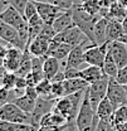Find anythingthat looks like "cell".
<instances>
[{
    "label": "cell",
    "mask_w": 127,
    "mask_h": 131,
    "mask_svg": "<svg viewBox=\"0 0 127 131\" xmlns=\"http://www.w3.org/2000/svg\"><path fill=\"white\" fill-rule=\"evenodd\" d=\"M84 92L86 91H79L72 95H67L61 98H57L53 111L62 115L68 122H74L80 108L83 97H84Z\"/></svg>",
    "instance_id": "cell-1"
},
{
    "label": "cell",
    "mask_w": 127,
    "mask_h": 131,
    "mask_svg": "<svg viewBox=\"0 0 127 131\" xmlns=\"http://www.w3.org/2000/svg\"><path fill=\"white\" fill-rule=\"evenodd\" d=\"M72 16H73V23L79 27L80 30L84 33V35L89 39V42L92 44H95V35H93V28L97 20L101 18V15H89L88 13H86L82 8H80L79 3L74 4V6L71 9Z\"/></svg>",
    "instance_id": "cell-2"
},
{
    "label": "cell",
    "mask_w": 127,
    "mask_h": 131,
    "mask_svg": "<svg viewBox=\"0 0 127 131\" xmlns=\"http://www.w3.org/2000/svg\"><path fill=\"white\" fill-rule=\"evenodd\" d=\"M0 20L18 29L21 38L25 40V43H28V21L19 10H16L11 5H8L0 13Z\"/></svg>",
    "instance_id": "cell-3"
},
{
    "label": "cell",
    "mask_w": 127,
    "mask_h": 131,
    "mask_svg": "<svg viewBox=\"0 0 127 131\" xmlns=\"http://www.w3.org/2000/svg\"><path fill=\"white\" fill-rule=\"evenodd\" d=\"M96 117V111L93 110L91 101L88 97V92L86 90L84 92V97L82 101L80 108L78 111L77 118H76V126H77V131H89L93 126V121Z\"/></svg>",
    "instance_id": "cell-4"
},
{
    "label": "cell",
    "mask_w": 127,
    "mask_h": 131,
    "mask_svg": "<svg viewBox=\"0 0 127 131\" xmlns=\"http://www.w3.org/2000/svg\"><path fill=\"white\" fill-rule=\"evenodd\" d=\"M0 120L9 121V122H18V124H29L32 125L30 115L24 112L19 108L14 102H8L0 107Z\"/></svg>",
    "instance_id": "cell-5"
},
{
    "label": "cell",
    "mask_w": 127,
    "mask_h": 131,
    "mask_svg": "<svg viewBox=\"0 0 127 131\" xmlns=\"http://www.w3.org/2000/svg\"><path fill=\"white\" fill-rule=\"evenodd\" d=\"M108 82H110V77H108L107 74H103V77H102L99 81L89 84V87L87 88L88 97H89L91 105H92V107H93L95 111H97V107H98L99 102H101L103 98H106V96H107Z\"/></svg>",
    "instance_id": "cell-6"
},
{
    "label": "cell",
    "mask_w": 127,
    "mask_h": 131,
    "mask_svg": "<svg viewBox=\"0 0 127 131\" xmlns=\"http://www.w3.org/2000/svg\"><path fill=\"white\" fill-rule=\"evenodd\" d=\"M108 42L102 44V46H95V44H88L86 52H84V63L88 66H97V67H103L106 54L108 52Z\"/></svg>",
    "instance_id": "cell-7"
},
{
    "label": "cell",
    "mask_w": 127,
    "mask_h": 131,
    "mask_svg": "<svg viewBox=\"0 0 127 131\" xmlns=\"http://www.w3.org/2000/svg\"><path fill=\"white\" fill-rule=\"evenodd\" d=\"M0 37L6 44H9L11 47H16L21 50H25L27 48V43L21 38L19 30L1 20H0Z\"/></svg>",
    "instance_id": "cell-8"
},
{
    "label": "cell",
    "mask_w": 127,
    "mask_h": 131,
    "mask_svg": "<svg viewBox=\"0 0 127 131\" xmlns=\"http://www.w3.org/2000/svg\"><path fill=\"white\" fill-rule=\"evenodd\" d=\"M55 98H49V97H43V96H39L37 100V103H35V107H34V111L30 114L32 117V125L34 127L39 129L40 126V120L43 118L44 115H47L48 112L53 111L54 108V105H55Z\"/></svg>",
    "instance_id": "cell-9"
},
{
    "label": "cell",
    "mask_w": 127,
    "mask_h": 131,
    "mask_svg": "<svg viewBox=\"0 0 127 131\" xmlns=\"http://www.w3.org/2000/svg\"><path fill=\"white\" fill-rule=\"evenodd\" d=\"M53 39L59 42V43H65V44H69L72 47H76V46L80 44L83 40H86L88 38L84 35V33L80 30L79 27L73 24V25H71L69 28H67L63 32L57 33Z\"/></svg>",
    "instance_id": "cell-10"
},
{
    "label": "cell",
    "mask_w": 127,
    "mask_h": 131,
    "mask_svg": "<svg viewBox=\"0 0 127 131\" xmlns=\"http://www.w3.org/2000/svg\"><path fill=\"white\" fill-rule=\"evenodd\" d=\"M106 97L111 101L112 103L116 106V108L118 106L127 105V95L125 86L121 84L116 78L110 77L108 82V88H107V96Z\"/></svg>",
    "instance_id": "cell-11"
},
{
    "label": "cell",
    "mask_w": 127,
    "mask_h": 131,
    "mask_svg": "<svg viewBox=\"0 0 127 131\" xmlns=\"http://www.w3.org/2000/svg\"><path fill=\"white\" fill-rule=\"evenodd\" d=\"M34 3H35L38 14L43 19V21L45 24H53L54 20L63 12H65L63 9H61V8H58V6L50 4V3H47V1H37V0H34Z\"/></svg>",
    "instance_id": "cell-12"
},
{
    "label": "cell",
    "mask_w": 127,
    "mask_h": 131,
    "mask_svg": "<svg viewBox=\"0 0 127 131\" xmlns=\"http://www.w3.org/2000/svg\"><path fill=\"white\" fill-rule=\"evenodd\" d=\"M89 39H86L83 40L80 44L73 47L68 58L65 59V64H64V68H69V67H73V68H79L80 66L84 63V52H86V48L88 46Z\"/></svg>",
    "instance_id": "cell-13"
},
{
    "label": "cell",
    "mask_w": 127,
    "mask_h": 131,
    "mask_svg": "<svg viewBox=\"0 0 127 131\" xmlns=\"http://www.w3.org/2000/svg\"><path fill=\"white\" fill-rule=\"evenodd\" d=\"M23 56H24V50L11 47L9 46L8 53L4 58V68L8 72H16L18 68L20 67V63L23 61Z\"/></svg>",
    "instance_id": "cell-14"
},
{
    "label": "cell",
    "mask_w": 127,
    "mask_h": 131,
    "mask_svg": "<svg viewBox=\"0 0 127 131\" xmlns=\"http://www.w3.org/2000/svg\"><path fill=\"white\" fill-rule=\"evenodd\" d=\"M108 50L112 53L118 68L127 66V46L121 40H114L108 44Z\"/></svg>",
    "instance_id": "cell-15"
},
{
    "label": "cell",
    "mask_w": 127,
    "mask_h": 131,
    "mask_svg": "<svg viewBox=\"0 0 127 131\" xmlns=\"http://www.w3.org/2000/svg\"><path fill=\"white\" fill-rule=\"evenodd\" d=\"M49 42L50 40L38 35L35 39H33L30 42V44L27 47L25 50H28L33 57H45L49 48Z\"/></svg>",
    "instance_id": "cell-16"
},
{
    "label": "cell",
    "mask_w": 127,
    "mask_h": 131,
    "mask_svg": "<svg viewBox=\"0 0 127 131\" xmlns=\"http://www.w3.org/2000/svg\"><path fill=\"white\" fill-rule=\"evenodd\" d=\"M99 15L108 19V20H117V21L122 23V20L127 15V9L125 6H122L118 1H116L110 9H103L102 8L101 12H99Z\"/></svg>",
    "instance_id": "cell-17"
},
{
    "label": "cell",
    "mask_w": 127,
    "mask_h": 131,
    "mask_svg": "<svg viewBox=\"0 0 127 131\" xmlns=\"http://www.w3.org/2000/svg\"><path fill=\"white\" fill-rule=\"evenodd\" d=\"M107 25H108V19L101 16L93 28V35H95L96 46H102L107 43Z\"/></svg>",
    "instance_id": "cell-18"
},
{
    "label": "cell",
    "mask_w": 127,
    "mask_h": 131,
    "mask_svg": "<svg viewBox=\"0 0 127 131\" xmlns=\"http://www.w3.org/2000/svg\"><path fill=\"white\" fill-rule=\"evenodd\" d=\"M59 72H61V61H58L57 58H54V57H52V56L45 57L44 64H43L44 78L52 81Z\"/></svg>",
    "instance_id": "cell-19"
},
{
    "label": "cell",
    "mask_w": 127,
    "mask_h": 131,
    "mask_svg": "<svg viewBox=\"0 0 127 131\" xmlns=\"http://www.w3.org/2000/svg\"><path fill=\"white\" fill-rule=\"evenodd\" d=\"M63 86H64V96L72 95V93H76V92H79V91H86L89 87V84L80 77L64 80Z\"/></svg>",
    "instance_id": "cell-20"
},
{
    "label": "cell",
    "mask_w": 127,
    "mask_h": 131,
    "mask_svg": "<svg viewBox=\"0 0 127 131\" xmlns=\"http://www.w3.org/2000/svg\"><path fill=\"white\" fill-rule=\"evenodd\" d=\"M103 74H105V72H103V69L101 67L88 66L87 68L80 69L79 77L83 78L88 84H92V83H96L97 81H99L103 77Z\"/></svg>",
    "instance_id": "cell-21"
},
{
    "label": "cell",
    "mask_w": 127,
    "mask_h": 131,
    "mask_svg": "<svg viewBox=\"0 0 127 131\" xmlns=\"http://www.w3.org/2000/svg\"><path fill=\"white\" fill-rule=\"evenodd\" d=\"M73 24H74L73 23V16H72V12L69 9V10L63 12L61 15L54 20V23L52 25H53V28H54L55 32L61 33V32H63V30H65L67 28H69L71 25H73Z\"/></svg>",
    "instance_id": "cell-22"
},
{
    "label": "cell",
    "mask_w": 127,
    "mask_h": 131,
    "mask_svg": "<svg viewBox=\"0 0 127 131\" xmlns=\"http://www.w3.org/2000/svg\"><path fill=\"white\" fill-rule=\"evenodd\" d=\"M125 34L122 23L117 20H108L107 25V42L111 43L114 40H120V38Z\"/></svg>",
    "instance_id": "cell-23"
},
{
    "label": "cell",
    "mask_w": 127,
    "mask_h": 131,
    "mask_svg": "<svg viewBox=\"0 0 127 131\" xmlns=\"http://www.w3.org/2000/svg\"><path fill=\"white\" fill-rule=\"evenodd\" d=\"M67 124H71V122H68L62 115L57 114L54 111L48 112L40 120V126H63Z\"/></svg>",
    "instance_id": "cell-24"
},
{
    "label": "cell",
    "mask_w": 127,
    "mask_h": 131,
    "mask_svg": "<svg viewBox=\"0 0 127 131\" xmlns=\"http://www.w3.org/2000/svg\"><path fill=\"white\" fill-rule=\"evenodd\" d=\"M114 111H116V106L106 97L99 102L96 115L98 116V118H111Z\"/></svg>",
    "instance_id": "cell-25"
},
{
    "label": "cell",
    "mask_w": 127,
    "mask_h": 131,
    "mask_svg": "<svg viewBox=\"0 0 127 131\" xmlns=\"http://www.w3.org/2000/svg\"><path fill=\"white\" fill-rule=\"evenodd\" d=\"M0 131H38V129L29 124H18L0 120Z\"/></svg>",
    "instance_id": "cell-26"
},
{
    "label": "cell",
    "mask_w": 127,
    "mask_h": 131,
    "mask_svg": "<svg viewBox=\"0 0 127 131\" xmlns=\"http://www.w3.org/2000/svg\"><path fill=\"white\" fill-rule=\"evenodd\" d=\"M105 74H107L108 77H113L116 78L117 73H118V66L116 63L114 58L112 57V53L108 50L107 54H106V58H105V63H103V67H102Z\"/></svg>",
    "instance_id": "cell-27"
},
{
    "label": "cell",
    "mask_w": 127,
    "mask_h": 131,
    "mask_svg": "<svg viewBox=\"0 0 127 131\" xmlns=\"http://www.w3.org/2000/svg\"><path fill=\"white\" fill-rule=\"evenodd\" d=\"M13 102L15 103L19 108H21L24 112L30 115L33 111H34L37 100H33V98L28 97L27 95H24V96H20V97H15L13 100Z\"/></svg>",
    "instance_id": "cell-28"
},
{
    "label": "cell",
    "mask_w": 127,
    "mask_h": 131,
    "mask_svg": "<svg viewBox=\"0 0 127 131\" xmlns=\"http://www.w3.org/2000/svg\"><path fill=\"white\" fill-rule=\"evenodd\" d=\"M79 5L89 15H99V12L102 9L101 0H86L83 3H79Z\"/></svg>",
    "instance_id": "cell-29"
},
{
    "label": "cell",
    "mask_w": 127,
    "mask_h": 131,
    "mask_svg": "<svg viewBox=\"0 0 127 131\" xmlns=\"http://www.w3.org/2000/svg\"><path fill=\"white\" fill-rule=\"evenodd\" d=\"M111 121L114 126H118V125H122V124L127 122V105L118 106L116 108V111L113 112L111 117Z\"/></svg>",
    "instance_id": "cell-30"
},
{
    "label": "cell",
    "mask_w": 127,
    "mask_h": 131,
    "mask_svg": "<svg viewBox=\"0 0 127 131\" xmlns=\"http://www.w3.org/2000/svg\"><path fill=\"white\" fill-rule=\"evenodd\" d=\"M16 80H18V76H16L15 72H5L1 78H0V82H1V87L9 90V91H13L15 88V83Z\"/></svg>",
    "instance_id": "cell-31"
},
{
    "label": "cell",
    "mask_w": 127,
    "mask_h": 131,
    "mask_svg": "<svg viewBox=\"0 0 127 131\" xmlns=\"http://www.w3.org/2000/svg\"><path fill=\"white\" fill-rule=\"evenodd\" d=\"M72 46H69V44H65V43H61L57 49L50 54L52 57H54V58H57L58 61H65L67 58H68V56H69V53H71V50H72Z\"/></svg>",
    "instance_id": "cell-32"
},
{
    "label": "cell",
    "mask_w": 127,
    "mask_h": 131,
    "mask_svg": "<svg viewBox=\"0 0 127 131\" xmlns=\"http://www.w3.org/2000/svg\"><path fill=\"white\" fill-rule=\"evenodd\" d=\"M39 96H43V97H49L50 98V91H52V81L49 80H43L40 81L37 86H35Z\"/></svg>",
    "instance_id": "cell-33"
},
{
    "label": "cell",
    "mask_w": 127,
    "mask_h": 131,
    "mask_svg": "<svg viewBox=\"0 0 127 131\" xmlns=\"http://www.w3.org/2000/svg\"><path fill=\"white\" fill-rule=\"evenodd\" d=\"M64 96V86L63 82H52V91L50 98H61Z\"/></svg>",
    "instance_id": "cell-34"
},
{
    "label": "cell",
    "mask_w": 127,
    "mask_h": 131,
    "mask_svg": "<svg viewBox=\"0 0 127 131\" xmlns=\"http://www.w3.org/2000/svg\"><path fill=\"white\" fill-rule=\"evenodd\" d=\"M43 1L50 3V4H53V5H55V6L63 9V10H69L74 6V4H77L76 0H43Z\"/></svg>",
    "instance_id": "cell-35"
},
{
    "label": "cell",
    "mask_w": 127,
    "mask_h": 131,
    "mask_svg": "<svg viewBox=\"0 0 127 131\" xmlns=\"http://www.w3.org/2000/svg\"><path fill=\"white\" fill-rule=\"evenodd\" d=\"M38 14V10H37V6H35V3H34V0H29L28 1V4H27V6H25V9H24V18L27 19V21L33 18L34 15H37Z\"/></svg>",
    "instance_id": "cell-36"
},
{
    "label": "cell",
    "mask_w": 127,
    "mask_h": 131,
    "mask_svg": "<svg viewBox=\"0 0 127 131\" xmlns=\"http://www.w3.org/2000/svg\"><path fill=\"white\" fill-rule=\"evenodd\" d=\"M4 1L6 5H11L16 10H19L21 14H24V9H25L29 0H4Z\"/></svg>",
    "instance_id": "cell-37"
},
{
    "label": "cell",
    "mask_w": 127,
    "mask_h": 131,
    "mask_svg": "<svg viewBox=\"0 0 127 131\" xmlns=\"http://www.w3.org/2000/svg\"><path fill=\"white\" fill-rule=\"evenodd\" d=\"M55 34L57 32L54 30V28H53V25L52 24H44V27H43V29H42V32H40V37H43V38H45L48 40H52L54 37H55Z\"/></svg>",
    "instance_id": "cell-38"
},
{
    "label": "cell",
    "mask_w": 127,
    "mask_h": 131,
    "mask_svg": "<svg viewBox=\"0 0 127 131\" xmlns=\"http://www.w3.org/2000/svg\"><path fill=\"white\" fill-rule=\"evenodd\" d=\"M80 74V69L79 68H73V67H69V68H64V76H65V80H71V78H78Z\"/></svg>",
    "instance_id": "cell-39"
},
{
    "label": "cell",
    "mask_w": 127,
    "mask_h": 131,
    "mask_svg": "<svg viewBox=\"0 0 127 131\" xmlns=\"http://www.w3.org/2000/svg\"><path fill=\"white\" fill-rule=\"evenodd\" d=\"M116 80L120 82L121 84L127 86V66H125V67H122V68L118 69V73L116 76Z\"/></svg>",
    "instance_id": "cell-40"
},
{
    "label": "cell",
    "mask_w": 127,
    "mask_h": 131,
    "mask_svg": "<svg viewBox=\"0 0 127 131\" xmlns=\"http://www.w3.org/2000/svg\"><path fill=\"white\" fill-rule=\"evenodd\" d=\"M10 92H11V91H9V90H6V88H4V87H0V107L9 102Z\"/></svg>",
    "instance_id": "cell-41"
},
{
    "label": "cell",
    "mask_w": 127,
    "mask_h": 131,
    "mask_svg": "<svg viewBox=\"0 0 127 131\" xmlns=\"http://www.w3.org/2000/svg\"><path fill=\"white\" fill-rule=\"evenodd\" d=\"M69 124L63 125V126H39L38 131H65Z\"/></svg>",
    "instance_id": "cell-42"
},
{
    "label": "cell",
    "mask_w": 127,
    "mask_h": 131,
    "mask_svg": "<svg viewBox=\"0 0 127 131\" xmlns=\"http://www.w3.org/2000/svg\"><path fill=\"white\" fill-rule=\"evenodd\" d=\"M25 95H27L28 97L33 98V100H38V97H39V93H38L35 86H28V87L25 88Z\"/></svg>",
    "instance_id": "cell-43"
},
{
    "label": "cell",
    "mask_w": 127,
    "mask_h": 131,
    "mask_svg": "<svg viewBox=\"0 0 127 131\" xmlns=\"http://www.w3.org/2000/svg\"><path fill=\"white\" fill-rule=\"evenodd\" d=\"M28 87V82H27V78L25 77H18L15 83V88L14 90H25Z\"/></svg>",
    "instance_id": "cell-44"
},
{
    "label": "cell",
    "mask_w": 127,
    "mask_h": 131,
    "mask_svg": "<svg viewBox=\"0 0 127 131\" xmlns=\"http://www.w3.org/2000/svg\"><path fill=\"white\" fill-rule=\"evenodd\" d=\"M8 49H9V44H3L0 43V59H4L6 53H8Z\"/></svg>",
    "instance_id": "cell-45"
},
{
    "label": "cell",
    "mask_w": 127,
    "mask_h": 131,
    "mask_svg": "<svg viewBox=\"0 0 127 131\" xmlns=\"http://www.w3.org/2000/svg\"><path fill=\"white\" fill-rule=\"evenodd\" d=\"M117 0H101V6L103 9H110Z\"/></svg>",
    "instance_id": "cell-46"
},
{
    "label": "cell",
    "mask_w": 127,
    "mask_h": 131,
    "mask_svg": "<svg viewBox=\"0 0 127 131\" xmlns=\"http://www.w3.org/2000/svg\"><path fill=\"white\" fill-rule=\"evenodd\" d=\"M116 127H117V131H127V122L122 124V125H118Z\"/></svg>",
    "instance_id": "cell-47"
},
{
    "label": "cell",
    "mask_w": 127,
    "mask_h": 131,
    "mask_svg": "<svg viewBox=\"0 0 127 131\" xmlns=\"http://www.w3.org/2000/svg\"><path fill=\"white\" fill-rule=\"evenodd\" d=\"M122 28H123V32L126 34L127 33V15L125 16V19L122 20Z\"/></svg>",
    "instance_id": "cell-48"
},
{
    "label": "cell",
    "mask_w": 127,
    "mask_h": 131,
    "mask_svg": "<svg viewBox=\"0 0 127 131\" xmlns=\"http://www.w3.org/2000/svg\"><path fill=\"white\" fill-rule=\"evenodd\" d=\"M98 120H99V118H98V116L96 115L95 121H93V126H92V129H91L89 131H97V130H96V126H97V122H98Z\"/></svg>",
    "instance_id": "cell-49"
},
{
    "label": "cell",
    "mask_w": 127,
    "mask_h": 131,
    "mask_svg": "<svg viewBox=\"0 0 127 131\" xmlns=\"http://www.w3.org/2000/svg\"><path fill=\"white\" fill-rule=\"evenodd\" d=\"M120 40H121L122 43H125V44L127 46V33H126V34H123V35L120 38Z\"/></svg>",
    "instance_id": "cell-50"
},
{
    "label": "cell",
    "mask_w": 127,
    "mask_h": 131,
    "mask_svg": "<svg viewBox=\"0 0 127 131\" xmlns=\"http://www.w3.org/2000/svg\"><path fill=\"white\" fill-rule=\"evenodd\" d=\"M117 1H118L122 6H125V8L127 9V0H117Z\"/></svg>",
    "instance_id": "cell-51"
},
{
    "label": "cell",
    "mask_w": 127,
    "mask_h": 131,
    "mask_svg": "<svg viewBox=\"0 0 127 131\" xmlns=\"http://www.w3.org/2000/svg\"><path fill=\"white\" fill-rule=\"evenodd\" d=\"M106 131H117V127H116L114 125H111V126H110V127H108Z\"/></svg>",
    "instance_id": "cell-52"
},
{
    "label": "cell",
    "mask_w": 127,
    "mask_h": 131,
    "mask_svg": "<svg viewBox=\"0 0 127 131\" xmlns=\"http://www.w3.org/2000/svg\"><path fill=\"white\" fill-rule=\"evenodd\" d=\"M3 42H4V40H3V39H1V37H0V43H3ZM4 43H5V42H4ZM5 44H6V43H5Z\"/></svg>",
    "instance_id": "cell-53"
},
{
    "label": "cell",
    "mask_w": 127,
    "mask_h": 131,
    "mask_svg": "<svg viewBox=\"0 0 127 131\" xmlns=\"http://www.w3.org/2000/svg\"><path fill=\"white\" fill-rule=\"evenodd\" d=\"M125 90H126V95H127V86H125Z\"/></svg>",
    "instance_id": "cell-54"
},
{
    "label": "cell",
    "mask_w": 127,
    "mask_h": 131,
    "mask_svg": "<svg viewBox=\"0 0 127 131\" xmlns=\"http://www.w3.org/2000/svg\"><path fill=\"white\" fill-rule=\"evenodd\" d=\"M83 1H86V0H79V3H83Z\"/></svg>",
    "instance_id": "cell-55"
},
{
    "label": "cell",
    "mask_w": 127,
    "mask_h": 131,
    "mask_svg": "<svg viewBox=\"0 0 127 131\" xmlns=\"http://www.w3.org/2000/svg\"><path fill=\"white\" fill-rule=\"evenodd\" d=\"M37 1H43V0H37Z\"/></svg>",
    "instance_id": "cell-56"
}]
</instances>
